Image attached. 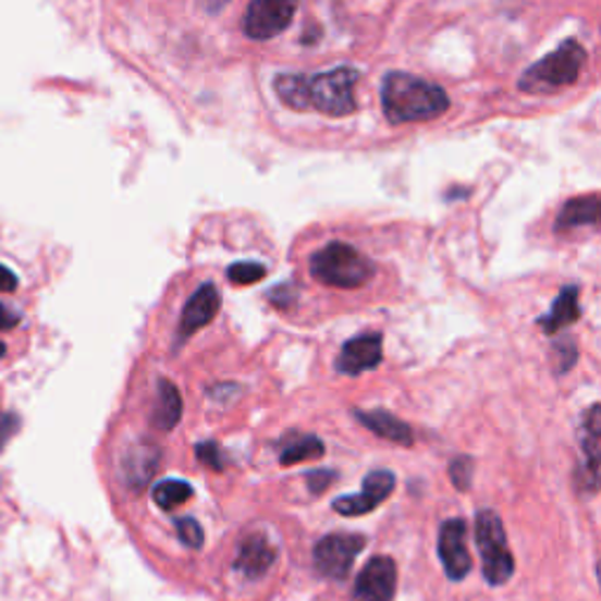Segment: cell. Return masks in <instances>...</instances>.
I'll list each match as a JSON object with an SVG mask.
<instances>
[{
  "instance_id": "obj_1",
  "label": "cell",
  "mask_w": 601,
  "mask_h": 601,
  "mask_svg": "<svg viewBox=\"0 0 601 601\" xmlns=\"http://www.w3.org/2000/svg\"><path fill=\"white\" fill-rule=\"evenodd\" d=\"M359 73L351 66H341L327 73L315 75H298L287 73L275 81V93L282 103L290 109L306 111L315 109L324 115L343 118L351 115L357 109L355 85Z\"/></svg>"
},
{
  "instance_id": "obj_2",
  "label": "cell",
  "mask_w": 601,
  "mask_h": 601,
  "mask_svg": "<svg viewBox=\"0 0 601 601\" xmlns=\"http://www.w3.org/2000/svg\"><path fill=\"white\" fill-rule=\"evenodd\" d=\"M383 111L390 123H424L449 109V97L440 85L409 73H390L381 89Z\"/></svg>"
},
{
  "instance_id": "obj_3",
  "label": "cell",
  "mask_w": 601,
  "mask_h": 601,
  "mask_svg": "<svg viewBox=\"0 0 601 601\" xmlns=\"http://www.w3.org/2000/svg\"><path fill=\"white\" fill-rule=\"evenodd\" d=\"M376 268L363 252L345 243H332L312 254L310 275L327 284V287L339 290H357L373 278Z\"/></svg>"
},
{
  "instance_id": "obj_4",
  "label": "cell",
  "mask_w": 601,
  "mask_h": 601,
  "mask_svg": "<svg viewBox=\"0 0 601 601\" xmlns=\"http://www.w3.org/2000/svg\"><path fill=\"white\" fill-rule=\"evenodd\" d=\"M585 57L588 54L580 48V42L566 40L562 48L550 52L545 59H540L538 64L526 71L522 75L519 87L524 93L543 95L574 85L585 66Z\"/></svg>"
},
{
  "instance_id": "obj_5",
  "label": "cell",
  "mask_w": 601,
  "mask_h": 601,
  "mask_svg": "<svg viewBox=\"0 0 601 601\" xmlns=\"http://www.w3.org/2000/svg\"><path fill=\"white\" fill-rule=\"evenodd\" d=\"M475 543L482 554L485 578L491 585H503L515 574L513 552L507 548L501 517L493 510H482L475 519Z\"/></svg>"
},
{
  "instance_id": "obj_6",
  "label": "cell",
  "mask_w": 601,
  "mask_h": 601,
  "mask_svg": "<svg viewBox=\"0 0 601 601\" xmlns=\"http://www.w3.org/2000/svg\"><path fill=\"white\" fill-rule=\"evenodd\" d=\"M365 545L367 538L359 533H329L312 550L315 571L329 580H345Z\"/></svg>"
},
{
  "instance_id": "obj_7",
  "label": "cell",
  "mask_w": 601,
  "mask_h": 601,
  "mask_svg": "<svg viewBox=\"0 0 601 601\" xmlns=\"http://www.w3.org/2000/svg\"><path fill=\"white\" fill-rule=\"evenodd\" d=\"M298 0H252L245 17L243 32L252 40H270L287 32Z\"/></svg>"
},
{
  "instance_id": "obj_8",
  "label": "cell",
  "mask_w": 601,
  "mask_h": 601,
  "mask_svg": "<svg viewBox=\"0 0 601 601\" xmlns=\"http://www.w3.org/2000/svg\"><path fill=\"white\" fill-rule=\"evenodd\" d=\"M397 588V566L395 562L379 554L371 557L359 571L353 588V601H393Z\"/></svg>"
},
{
  "instance_id": "obj_9",
  "label": "cell",
  "mask_w": 601,
  "mask_h": 601,
  "mask_svg": "<svg viewBox=\"0 0 601 601\" xmlns=\"http://www.w3.org/2000/svg\"><path fill=\"white\" fill-rule=\"evenodd\" d=\"M395 485H397V479L390 470H373L365 477L363 493L341 495V499H336L332 505L336 513H341L345 517L367 515L373 507H379L390 493H393Z\"/></svg>"
},
{
  "instance_id": "obj_10",
  "label": "cell",
  "mask_w": 601,
  "mask_h": 601,
  "mask_svg": "<svg viewBox=\"0 0 601 601\" xmlns=\"http://www.w3.org/2000/svg\"><path fill=\"white\" fill-rule=\"evenodd\" d=\"M465 533H468V524L463 519H449L440 529V560L451 580H463L470 574L473 560L468 545H465Z\"/></svg>"
},
{
  "instance_id": "obj_11",
  "label": "cell",
  "mask_w": 601,
  "mask_h": 601,
  "mask_svg": "<svg viewBox=\"0 0 601 601\" xmlns=\"http://www.w3.org/2000/svg\"><path fill=\"white\" fill-rule=\"evenodd\" d=\"M383 359V339L381 334H363L355 336L341 348L336 367L341 373L357 376L371 371L381 365Z\"/></svg>"
},
{
  "instance_id": "obj_12",
  "label": "cell",
  "mask_w": 601,
  "mask_h": 601,
  "mask_svg": "<svg viewBox=\"0 0 601 601\" xmlns=\"http://www.w3.org/2000/svg\"><path fill=\"white\" fill-rule=\"evenodd\" d=\"M275 560L278 552L270 545V540L261 533H252L243 540V545H240L233 568L245 580H259L268 574Z\"/></svg>"
},
{
  "instance_id": "obj_13",
  "label": "cell",
  "mask_w": 601,
  "mask_h": 601,
  "mask_svg": "<svg viewBox=\"0 0 601 601\" xmlns=\"http://www.w3.org/2000/svg\"><path fill=\"white\" fill-rule=\"evenodd\" d=\"M219 308H221L219 290L212 282L203 284V287H198V292L188 298V304L182 312V322H179V334H182V339L193 336L200 327L209 324L217 318Z\"/></svg>"
},
{
  "instance_id": "obj_14",
  "label": "cell",
  "mask_w": 601,
  "mask_h": 601,
  "mask_svg": "<svg viewBox=\"0 0 601 601\" xmlns=\"http://www.w3.org/2000/svg\"><path fill=\"white\" fill-rule=\"evenodd\" d=\"M355 418L363 424L367 430H371L373 434H379V438L395 442L402 446H412L414 444V432L412 428L404 424L402 418L388 414V412H355Z\"/></svg>"
},
{
  "instance_id": "obj_15",
  "label": "cell",
  "mask_w": 601,
  "mask_h": 601,
  "mask_svg": "<svg viewBox=\"0 0 601 601\" xmlns=\"http://www.w3.org/2000/svg\"><path fill=\"white\" fill-rule=\"evenodd\" d=\"M158 465H160V451L154 444L132 446L123 463L125 482L134 489H142L144 485L150 482V477L156 475Z\"/></svg>"
},
{
  "instance_id": "obj_16",
  "label": "cell",
  "mask_w": 601,
  "mask_h": 601,
  "mask_svg": "<svg viewBox=\"0 0 601 601\" xmlns=\"http://www.w3.org/2000/svg\"><path fill=\"white\" fill-rule=\"evenodd\" d=\"M580 318V308H578V290L576 287H564L557 300L552 304V310L548 312V318H540V327H543L545 334H554L560 329L574 324Z\"/></svg>"
},
{
  "instance_id": "obj_17",
  "label": "cell",
  "mask_w": 601,
  "mask_h": 601,
  "mask_svg": "<svg viewBox=\"0 0 601 601\" xmlns=\"http://www.w3.org/2000/svg\"><path fill=\"white\" fill-rule=\"evenodd\" d=\"M182 412H184V402H182V395H179L176 385L172 381H160L158 407L154 412V426L162 432H168V430L176 428L179 420H182Z\"/></svg>"
},
{
  "instance_id": "obj_18",
  "label": "cell",
  "mask_w": 601,
  "mask_h": 601,
  "mask_svg": "<svg viewBox=\"0 0 601 601\" xmlns=\"http://www.w3.org/2000/svg\"><path fill=\"white\" fill-rule=\"evenodd\" d=\"M599 217L597 195H585V198L568 200L557 217V231L578 229V225H594Z\"/></svg>"
},
{
  "instance_id": "obj_19",
  "label": "cell",
  "mask_w": 601,
  "mask_h": 601,
  "mask_svg": "<svg viewBox=\"0 0 601 601\" xmlns=\"http://www.w3.org/2000/svg\"><path fill=\"white\" fill-rule=\"evenodd\" d=\"M582 451L588 454V482L590 489H597V468H599V407L592 404L588 414L582 416Z\"/></svg>"
},
{
  "instance_id": "obj_20",
  "label": "cell",
  "mask_w": 601,
  "mask_h": 601,
  "mask_svg": "<svg viewBox=\"0 0 601 601\" xmlns=\"http://www.w3.org/2000/svg\"><path fill=\"white\" fill-rule=\"evenodd\" d=\"M324 454V444L315 438V434H300V438L292 440L282 446L280 463L282 465H296L300 461L320 458Z\"/></svg>"
},
{
  "instance_id": "obj_21",
  "label": "cell",
  "mask_w": 601,
  "mask_h": 601,
  "mask_svg": "<svg viewBox=\"0 0 601 601\" xmlns=\"http://www.w3.org/2000/svg\"><path fill=\"white\" fill-rule=\"evenodd\" d=\"M191 495H193V489L188 482H184V479H164V482L154 487V501L158 503V507L168 510V513L188 503Z\"/></svg>"
},
{
  "instance_id": "obj_22",
  "label": "cell",
  "mask_w": 601,
  "mask_h": 601,
  "mask_svg": "<svg viewBox=\"0 0 601 601\" xmlns=\"http://www.w3.org/2000/svg\"><path fill=\"white\" fill-rule=\"evenodd\" d=\"M263 275H266V268L257 261H240L229 268V280L233 284H240V287H243V284L259 282L263 280Z\"/></svg>"
},
{
  "instance_id": "obj_23",
  "label": "cell",
  "mask_w": 601,
  "mask_h": 601,
  "mask_svg": "<svg viewBox=\"0 0 601 601\" xmlns=\"http://www.w3.org/2000/svg\"><path fill=\"white\" fill-rule=\"evenodd\" d=\"M176 533H179V538H182V543L188 545V548H193V550L203 548V543H205L203 526L198 522H195L193 517L176 519Z\"/></svg>"
},
{
  "instance_id": "obj_24",
  "label": "cell",
  "mask_w": 601,
  "mask_h": 601,
  "mask_svg": "<svg viewBox=\"0 0 601 601\" xmlns=\"http://www.w3.org/2000/svg\"><path fill=\"white\" fill-rule=\"evenodd\" d=\"M449 475H451V482L456 485L458 491H468L470 479H473V461L465 456H458L456 461H451Z\"/></svg>"
},
{
  "instance_id": "obj_25",
  "label": "cell",
  "mask_w": 601,
  "mask_h": 601,
  "mask_svg": "<svg viewBox=\"0 0 601 601\" xmlns=\"http://www.w3.org/2000/svg\"><path fill=\"white\" fill-rule=\"evenodd\" d=\"M195 454H198V458L209 465L212 470H223V454L221 449L217 446V442H203L198 444V449H195Z\"/></svg>"
},
{
  "instance_id": "obj_26",
  "label": "cell",
  "mask_w": 601,
  "mask_h": 601,
  "mask_svg": "<svg viewBox=\"0 0 601 601\" xmlns=\"http://www.w3.org/2000/svg\"><path fill=\"white\" fill-rule=\"evenodd\" d=\"M332 482H334V473H329V470H315L308 475V485H310L312 493L324 491Z\"/></svg>"
},
{
  "instance_id": "obj_27",
  "label": "cell",
  "mask_w": 601,
  "mask_h": 601,
  "mask_svg": "<svg viewBox=\"0 0 601 601\" xmlns=\"http://www.w3.org/2000/svg\"><path fill=\"white\" fill-rule=\"evenodd\" d=\"M20 320H22V315L17 310L0 304V332H5V329H12V327H17Z\"/></svg>"
},
{
  "instance_id": "obj_28",
  "label": "cell",
  "mask_w": 601,
  "mask_h": 601,
  "mask_svg": "<svg viewBox=\"0 0 601 601\" xmlns=\"http://www.w3.org/2000/svg\"><path fill=\"white\" fill-rule=\"evenodd\" d=\"M14 287H17V278H14L12 270L0 266V292H14Z\"/></svg>"
},
{
  "instance_id": "obj_29",
  "label": "cell",
  "mask_w": 601,
  "mask_h": 601,
  "mask_svg": "<svg viewBox=\"0 0 601 601\" xmlns=\"http://www.w3.org/2000/svg\"><path fill=\"white\" fill-rule=\"evenodd\" d=\"M0 355H5V345L3 343H0Z\"/></svg>"
}]
</instances>
